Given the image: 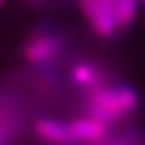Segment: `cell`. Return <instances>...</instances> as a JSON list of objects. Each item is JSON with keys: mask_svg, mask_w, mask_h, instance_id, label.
Masks as SVG:
<instances>
[{"mask_svg": "<svg viewBox=\"0 0 145 145\" xmlns=\"http://www.w3.org/2000/svg\"><path fill=\"white\" fill-rule=\"evenodd\" d=\"M79 6L91 29L99 38H109L115 33L117 23L108 0H79Z\"/></svg>", "mask_w": 145, "mask_h": 145, "instance_id": "cell-2", "label": "cell"}, {"mask_svg": "<svg viewBox=\"0 0 145 145\" xmlns=\"http://www.w3.org/2000/svg\"><path fill=\"white\" fill-rule=\"evenodd\" d=\"M140 1H142V3L144 4V5H145V0H140Z\"/></svg>", "mask_w": 145, "mask_h": 145, "instance_id": "cell-10", "label": "cell"}, {"mask_svg": "<svg viewBox=\"0 0 145 145\" xmlns=\"http://www.w3.org/2000/svg\"><path fill=\"white\" fill-rule=\"evenodd\" d=\"M4 137H5V127H4V123L0 121V143L4 142Z\"/></svg>", "mask_w": 145, "mask_h": 145, "instance_id": "cell-8", "label": "cell"}, {"mask_svg": "<svg viewBox=\"0 0 145 145\" xmlns=\"http://www.w3.org/2000/svg\"><path fill=\"white\" fill-rule=\"evenodd\" d=\"M61 48V40L53 33L40 31L27 40L23 54L33 64H42L56 57Z\"/></svg>", "mask_w": 145, "mask_h": 145, "instance_id": "cell-3", "label": "cell"}, {"mask_svg": "<svg viewBox=\"0 0 145 145\" xmlns=\"http://www.w3.org/2000/svg\"><path fill=\"white\" fill-rule=\"evenodd\" d=\"M72 140L75 142L99 143L108 135V125L91 116L76 119L68 123Z\"/></svg>", "mask_w": 145, "mask_h": 145, "instance_id": "cell-4", "label": "cell"}, {"mask_svg": "<svg viewBox=\"0 0 145 145\" xmlns=\"http://www.w3.org/2000/svg\"><path fill=\"white\" fill-rule=\"evenodd\" d=\"M35 133L39 138L46 140L48 143L68 144L74 143L69 131L68 123L51 119H41L34 126Z\"/></svg>", "mask_w": 145, "mask_h": 145, "instance_id": "cell-5", "label": "cell"}, {"mask_svg": "<svg viewBox=\"0 0 145 145\" xmlns=\"http://www.w3.org/2000/svg\"><path fill=\"white\" fill-rule=\"evenodd\" d=\"M139 94L132 86L125 84H99L88 89L87 115L105 125L133 115L139 106Z\"/></svg>", "mask_w": 145, "mask_h": 145, "instance_id": "cell-1", "label": "cell"}, {"mask_svg": "<svg viewBox=\"0 0 145 145\" xmlns=\"http://www.w3.org/2000/svg\"><path fill=\"white\" fill-rule=\"evenodd\" d=\"M29 1H40V0H29Z\"/></svg>", "mask_w": 145, "mask_h": 145, "instance_id": "cell-9", "label": "cell"}, {"mask_svg": "<svg viewBox=\"0 0 145 145\" xmlns=\"http://www.w3.org/2000/svg\"><path fill=\"white\" fill-rule=\"evenodd\" d=\"M114 12L119 28H126L133 23L138 12L139 0H108Z\"/></svg>", "mask_w": 145, "mask_h": 145, "instance_id": "cell-7", "label": "cell"}, {"mask_svg": "<svg viewBox=\"0 0 145 145\" xmlns=\"http://www.w3.org/2000/svg\"><path fill=\"white\" fill-rule=\"evenodd\" d=\"M70 79L80 87L93 88L103 82L102 72L99 68L91 62H79L71 68Z\"/></svg>", "mask_w": 145, "mask_h": 145, "instance_id": "cell-6", "label": "cell"}]
</instances>
